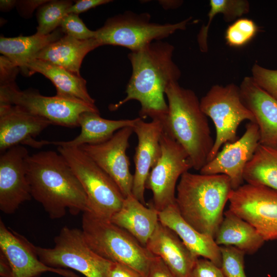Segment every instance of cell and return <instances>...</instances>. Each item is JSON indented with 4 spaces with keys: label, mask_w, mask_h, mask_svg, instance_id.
<instances>
[{
    "label": "cell",
    "mask_w": 277,
    "mask_h": 277,
    "mask_svg": "<svg viewBox=\"0 0 277 277\" xmlns=\"http://www.w3.org/2000/svg\"><path fill=\"white\" fill-rule=\"evenodd\" d=\"M148 277H176L164 261L154 255L149 267Z\"/></svg>",
    "instance_id": "obj_38"
},
{
    "label": "cell",
    "mask_w": 277,
    "mask_h": 277,
    "mask_svg": "<svg viewBox=\"0 0 277 277\" xmlns=\"http://www.w3.org/2000/svg\"><path fill=\"white\" fill-rule=\"evenodd\" d=\"M244 179L277 190V149L260 144L245 168Z\"/></svg>",
    "instance_id": "obj_28"
},
{
    "label": "cell",
    "mask_w": 277,
    "mask_h": 277,
    "mask_svg": "<svg viewBox=\"0 0 277 277\" xmlns=\"http://www.w3.org/2000/svg\"><path fill=\"white\" fill-rule=\"evenodd\" d=\"M191 277H225L221 268L208 259H198Z\"/></svg>",
    "instance_id": "obj_35"
},
{
    "label": "cell",
    "mask_w": 277,
    "mask_h": 277,
    "mask_svg": "<svg viewBox=\"0 0 277 277\" xmlns=\"http://www.w3.org/2000/svg\"><path fill=\"white\" fill-rule=\"evenodd\" d=\"M32 197L51 219L88 211L86 194L71 167L59 153L49 150L29 155L26 160Z\"/></svg>",
    "instance_id": "obj_2"
},
{
    "label": "cell",
    "mask_w": 277,
    "mask_h": 277,
    "mask_svg": "<svg viewBox=\"0 0 277 277\" xmlns=\"http://www.w3.org/2000/svg\"><path fill=\"white\" fill-rule=\"evenodd\" d=\"M137 138V145L133 157L135 172L132 194L144 205L145 184L148 174L157 162L161 154V137L164 125L161 121L146 122L140 117L133 127Z\"/></svg>",
    "instance_id": "obj_17"
},
{
    "label": "cell",
    "mask_w": 277,
    "mask_h": 277,
    "mask_svg": "<svg viewBox=\"0 0 277 277\" xmlns=\"http://www.w3.org/2000/svg\"><path fill=\"white\" fill-rule=\"evenodd\" d=\"M0 104L18 106L34 115L49 121L52 125L78 127V118L85 111L99 112L95 105L59 97L46 96L35 90H19L15 83L1 85Z\"/></svg>",
    "instance_id": "obj_10"
},
{
    "label": "cell",
    "mask_w": 277,
    "mask_h": 277,
    "mask_svg": "<svg viewBox=\"0 0 277 277\" xmlns=\"http://www.w3.org/2000/svg\"><path fill=\"white\" fill-rule=\"evenodd\" d=\"M232 189L230 179L224 174L187 171L176 186L175 203L186 222L214 239Z\"/></svg>",
    "instance_id": "obj_4"
},
{
    "label": "cell",
    "mask_w": 277,
    "mask_h": 277,
    "mask_svg": "<svg viewBox=\"0 0 277 277\" xmlns=\"http://www.w3.org/2000/svg\"><path fill=\"white\" fill-rule=\"evenodd\" d=\"M159 219L162 224L175 232L193 253L209 260L221 268L220 247L213 238L200 232L186 222L181 215L176 203L159 212Z\"/></svg>",
    "instance_id": "obj_21"
},
{
    "label": "cell",
    "mask_w": 277,
    "mask_h": 277,
    "mask_svg": "<svg viewBox=\"0 0 277 277\" xmlns=\"http://www.w3.org/2000/svg\"><path fill=\"white\" fill-rule=\"evenodd\" d=\"M26 67L29 75L38 72L49 79L56 89V96L95 105V100L87 91L86 81L81 75L39 59L32 60Z\"/></svg>",
    "instance_id": "obj_25"
},
{
    "label": "cell",
    "mask_w": 277,
    "mask_h": 277,
    "mask_svg": "<svg viewBox=\"0 0 277 277\" xmlns=\"http://www.w3.org/2000/svg\"><path fill=\"white\" fill-rule=\"evenodd\" d=\"M214 241L219 246H233L248 254L255 253L265 242L251 224L229 209L224 213Z\"/></svg>",
    "instance_id": "obj_26"
},
{
    "label": "cell",
    "mask_w": 277,
    "mask_h": 277,
    "mask_svg": "<svg viewBox=\"0 0 277 277\" xmlns=\"http://www.w3.org/2000/svg\"><path fill=\"white\" fill-rule=\"evenodd\" d=\"M1 154L0 210L10 214L32 198L26 168V160L29 154L22 145Z\"/></svg>",
    "instance_id": "obj_15"
},
{
    "label": "cell",
    "mask_w": 277,
    "mask_h": 277,
    "mask_svg": "<svg viewBox=\"0 0 277 277\" xmlns=\"http://www.w3.org/2000/svg\"><path fill=\"white\" fill-rule=\"evenodd\" d=\"M1 277H14L13 270L5 255L0 251Z\"/></svg>",
    "instance_id": "obj_41"
},
{
    "label": "cell",
    "mask_w": 277,
    "mask_h": 277,
    "mask_svg": "<svg viewBox=\"0 0 277 277\" xmlns=\"http://www.w3.org/2000/svg\"><path fill=\"white\" fill-rule=\"evenodd\" d=\"M208 21L203 26L197 35V41L202 52L208 51L207 36L209 28L216 15L221 13L226 22H231L249 12L250 4L246 0H210Z\"/></svg>",
    "instance_id": "obj_29"
},
{
    "label": "cell",
    "mask_w": 277,
    "mask_h": 277,
    "mask_svg": "<svg viewBox=\"0 0 277 277\" xmlns=\"http://www.w3.org/2000/svg\"><path fill=\"white\" fill-rule=\"evenodd\" d=\"M138 117L134 119L111 120L100 115V112L85 111L80 115L78 125L80 133L68 141H37V148L52 144L58 146L80 147L84 145H95L105 142L114 133L125 127H133Z\"/></svg>",
    "instance_id": "obj_22"
},
{
    "label": "cell",
    "mask_w": 277,
    "mask_h": 277,
    "mask_svg": "<svg viewBox=\"0 0 277 277\" xmlns=\"http://www.w3.org/2000/svg\"><path fill=\"white\" fill-rule=\"evenodd\" d=\"M72 4L71 1H50L39 7L37 13L36 33L46 35L58 28Z\"/></svg>",
    "instance_id": "obj_30"
},
{
    "label": "cell",
    "mask_w": 277,
    "mask_h": 277,
    "mask_svg": "<svg viewBox=\"0 0 277 277\" xmlns=\"http://www.w3.org/2000/svg\"><path fill=\"white\" fill-rule=\"evenodd\" d=\"M168 112L164 131L186 151L192 168L200 170L207 163L214 140L207 116L202 111L195 92L171 83L165 91Z\"/></svg>",
    "instance_id": "obj_3"
},
{
    "label": "cell",
    "mask_w": 277,
    "mask_h": 277,
    "mask_svg": "<svg viewBox=\"0 0 277 277\" xmlns=\"http://www.w3.org/2000/svg\"><path fill=\"white\" fill-rule=\"evenodd\" d=\"M174 50V47L168 42L156 41L139 50L130 51L128 57L132 74L126 86V96L110 105V110H117L128 102L136 100L141 105V118L149 117L163 124L168 112L166 89L171 83L178 82L181 76L179 67L173 61Z\"/></svg>",
    "instance_id": "obj_1"
},
{
    "label": "cell",
    "mask_w": 277,
    "mask_h": 277,
    "mask_svg": "<svg viewBox=\"0 0 277 277\" xmlns=\"http://www.w3.org/2000/svg\"><path fill=\"white\" fill-rule=\"evenodd\" d=\"M52 124L18 106L0 104V152L18 145H26Z\"/></svg>",
    "instance_id": "obj_19"
},
{
    "label": "cell",
    "mask_w": 277,
    "mask_h": 277,
    "mask_svg": "<svg viewBox=\"0 0 277 277\" xmlns=\"http://www.w3.org/2000/svg\"><path fill=\"white\" fill-rule=\"evenodd\" d=\"M133 132L132 127H125L105 142L78 147L112 179L125 198L132 194L133 175L126 151Z\"/></svg>",
    "instance_id": "obj_14"
},
{
    "label": "cell",
    "mask_w": 277,
    "mask_h": 277,
    "mask_svg": "<svg viewBox=\"0 0 277 277\" xmlns=\"http://www.w3.org/2000/svg\"><path fill=\"white\" fill-rule=\"evenodd\" d=\"M107 277H143V276L136 270L126 264L112 262Z\"/></svg>",
    "instance_id": "obj_37"
},
{
    "label": "cell",
    "mask_w": 277,
    "mask_h": 277,
    "mask_svg": "<svg viewBox=\"0 0 277 277\" xmlns=\"http://www.w3.org/2000/svg\"><path fill=\"white\" fill-rule=\"evenodd\" d=\"M1 85L14 83L15 78L19 68L6 57H0Z\"/></svg>",
    "instance_id": "obj_36"
},
{
    "label": "cell",
    "mask_w": 277,
    "mask_h": 277,
    "mask_svg": "<svg viewBox=\"0 0 277 277\" xmlns=\"http://www.w3.org/2000/svg\"><path fill=\"white\" fill-rule=\"evenodd\" d=\"M54 243L50 248L35 246L39 260L47 266L71 269L85 277H107L112 262L90 248L82 230L65 226L54 238Z\"/></svg>",
    "instance_id": "obj_8"
},
{
    "label": "cell",
    "mask_w": 277,
    "mask_h": 277,
    "mask_svg": "<svg viewBox=\"0 0 277 277\" xmlns=\"http://www.w3.org/2000/svg\"><path fill=\"white\" fill-rule=\"evenodd\" d=\"M82 230L87 244L97 254L126 264L148 277L154 255L127 231L89 211L83 213Z\"/></svg>",
    "instance_id": "obj_5"
},
{
    "label": "cell",
    "mask_w": 277,
    "mask_h": 277,
    "mask_svg": "<svg viewBox=\"0 0 277 277\" xmlns=\"http://www.w3.org/2000/svg\"><path fill=\"white\" fill-rule=\"evenodd\" d=\"M49 1H22L17 2L19 9L24 13L31 14L37 7H39Z\"/></svg>",
    "instance_id": "obj_40"
},
{
    "label": "cell",
    "mask_w": 277,
    "mask_h": 277,
    "mask_svg": "<svg viewBox=\"0 0 277 277\" xmlns=\"http://www.w3.org/2000/svg\"><path fill=\"white\" fill-rule=\"evenodd\" d=\"M221 268L225 277H247L244 270V251L231 246H221Z\"/></svg>",
    "instance_id": "obj_32"
},
{
    "label": "cell",
    "mask_w": 277,
    "mask_h": 277,
    "mask_svg": "<svg viewBox=\"0 0 277 277\" xmlns=\"http://www.w3.org/2000/svg\"><path fill=\"white\" fill-rule=\"evenodd\" d=\"M255 123H248L243 135L233 142L224 144L221 150L200 170L204 174H224L230 179L232 189L244 184V173L260 143Z\"/></svg>",
    "instance_id": "obj_13"
},
{
    "label": "cell",
    "mask_w": 277,
    "mask_h": 277,
    "mask_svg": "<svg viewBox=\"0 0 277 277\" xmlns=\"http://www.w3.org/2000/svg\"><path fill=\"white\" fill-rule=\"evenodd\" d=\"M160 144L161 155L145 184V188L152 193L150 204L159 212L175 203L177 182L183 173L192 168L185 149L164 131Z\"/></svg>",
    "instance_id": "obj_11"
},
{
    "label": "cell",
    "mask_w": 277,
    "mask_h": 277,
    "mask_svg": "<svg viewBox=\"0 0 277 277\" xmlns=\"http://www.w3.org/2000/svg\"><path fill=\"white\" fill-rule=\"evenodd\" d=\"M16 1L11 0H1L0 1V8L2 11H8L12 9L15 4Z\"/></svg>",
    "instance_id": "obj_42"
},
{
    "label": "cell",
    "mask_w": 277,
    "mask_h": 277,
    "mask_svg": "<svg viewBox=\"0 0 277 277\" xmlns=\"http://www.w3.org/2000/svg\"><path fill=\"white\" fill-rule=\"evenodd\" d=\"M59 27L51 33L43 35L37 33L31 36L15 37H0V52L27 75H29L27 65L36 54L49 44L63 37Z\"/></svg>",
    "instance_id": "obj_27"
},
{
    "label": "cell",
    "mask_w": 277,
    "mask_h": 277,
    "mask_svg": "<svg viewBox=\"0 0 277 277\" xmlns=\"http://www.w3.org/2000/svg\"><path fill=\"white\" fill-rule=\"evenodd\" d=\"M110 221L145 247L159 222V211L151 204L146 207L131 194L124 199L122 207Z\"/></svg>",
    "instance_id": "obj_23"
},
{
    "label": "cell",
    "mask_w": 277,
    "mask_h": 277,
    "mask_svg": "<svg viewBox=\"0 0 277 277\" xmlns=\"http://www.w3.org/2000/svg\"><path fill=\"white\" fill-rule=\"evenodd\" d=\"M200 102L202 111L212 121L216 131L208 162L224 144L238 139L237 131L241 123L245 120L255 123V120L242 101L239 87L234 84L213 85Z\"/></svg>",
    "instance_id": "obj_9"
},
{
    "label": "cell",
    "mask_w": 277,
    "mask_h": 277,
    "mask_svg": "<svg viewBox=\"0 0 277 277\" xmlns=\"http://www.w3.org/2000/svg\"><path fill=\"white\" fill-rule=\"evenodd\" d=\"M110 0H79L68 9L67 13L78 14L98 6L108 3Z\"/></svg>",
    "instance_id": "obj_39"
},
{
    "label": "cell",
    "mask_w": 277,
    "mask_h": 277,
    "mask_svg": "<svg viewBox=\"0 0 277 277\" xmlns=\"http://www.w3.org/2000/svg\"><path fill=\"white\" fill-rule=\"evenodd\" d=\"M229 210L251 224L265 241L277 240V190L243 184L232 189Z\"/></svg>",
    "instance_id": "obj_12"
},
{
    "label": "cell",
    "mask_w": 277,
    "mask_h": 277,
    "mask_svg": "<svg viewBox=\"0 0 277 277\" xmlns=\"http://www.w3.org/2000/svg\"><path fill=\"white\" fill-rule=\"evenodd\" d=\"M101 46L95 38L80 40L64 35L41 50L35 59L49 62L81 75L80 68L85 56Z\"/></svg>",
    "instance_id": "obj_24"
},
{
    "label": "cell",
    "mask_w": 277,
    "mask_h": 277,
    "mask_svg": "<svg viewBox=\"0 0 277 277\" xmlns=\"http://www.w3.org/2000/svg\"><path fill=\"white\" fill-rule=\"evenodd\" d=\"M258 31V27L252 19L240 18L228 26L225 37L230 46L240 47L249 42Z\"/></svg>",
    "instance_id": "obj_31"
},
{
    "label": "cell",
    "mask_w": 277,
    "mask_h": 277,
    "mask_svg": "<svg viewBox=\"0 0 277 277\" xmlns=\"http://www.w3.org/2000/svg\"><path fill=\"white\" fill-rule=\"evenodd\" d=\"M0 251L7 258L14 277H38L50 272L64 277H79L70 269L50 267L39 259L35 246L0 220Z\"/></svg>",
    "instance_id": "obj_16"
},
{
    "label": "cell",
    "mask_w": 277,
    "mask_h": 277,
    "mask_svg": "<svg viewBox=\"0 0 277 277\" xmlns=\"http://www.w3.org/2000/svg\"><path fill=\"white\" fill-rule=\"evenodd\" d=\"M86 194L89 211L110 221L122 207L124 196L112 179L78 147L58 146Z\"/></svg>",
    "instance_id": "obj_6"
},
{
    "label": "cell",
    "mask_w": 277,
    "mask_h": 277,
    "mask_svg": "<svg viewBox=\"0 0 277 277\" xmlns=\"http://www.w3.org/2000/svg\"><path fill=\"white\" fill-rule=\"evenodd\" d=\"M251 72L255 82L277 100V70L267 69L254 63Z\"/></svg>",
    "instance_id": "obj_34"
},
{
    "label": "cell",
    "mask_w": 277,
    "mask_h": 277,
    "mask_svg": "<svg viewBox=\"0 0 277 277\" xmlns=\"http://www.w3.org/2000/svg\"><path fill=\"white\" fill-rule=\"evenodd\" d=\"M191 17L176 23L160 24L151 21L147 12L126 11L108 18L95 30V38L101 46H120L135 51L156 41H162L177 30H184Z\"/></svg>",
    "instance_id": "obj_7"
},
{
    "label": "cell",
    "mask_w": 277,
    "mask_h": 277,
    "mask_svg": "<svg viewBox=\"0 0 277 277\" xmlns=\"http://www.w3.org/2000/svg\"><path fill=\"white\" fill-rule=\"evenodd\" d=\"M60 28L65 35L77 39L95 38V31L89 29L77 14H68L63 18Z\"/></svg>",
    "instance_id": "obj_33"
},
{
    "label": "cell",
    "mask_w": 277,
    "mask_h": 277,
    "mask_svg": "<svg viewBox=\"0 0 277 277\" xmlns=\"http://www.w3.org/2000/svg\"><path fill=\"white\" fill-rule=\"evenodd\" d=\"M239 88L242 101L258 126L260 144L277 149V100L260 87L252 76L245 77Z\"/></svg>",
    "instance_id": "obj_18"
},
{
    "label": "cell",
    "mask_w": 277,
    "mask_h": 277,
    "mask_svg": "<svg viewBox=\"0 0 277 277\" xmlns=\"http://www.w3.org/2000/svg\"><path fill=\"white\" fill-rule=\"evenodd\" d=\"M145 247L152 254L160 257L176 277H191L199 258L175 232L160 221Z\"/></svg>",
    "instance_id": "obj_20"
}]
</instances>
